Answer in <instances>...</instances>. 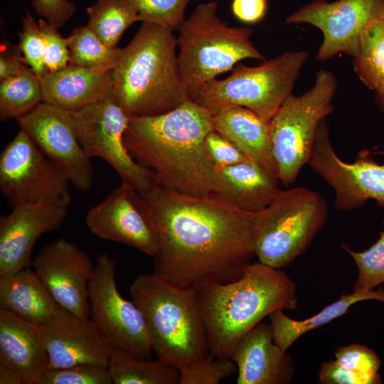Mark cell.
<instances>
[{
  "label": "cell",
  "mask_w": 384,
  "mask_h": 384,
  "mask_svg": "<svg viewBox=\"0 0 384 384\" xmlns=\"http://www.w3.org/2000/svg\"><path fill=\"white\" fill-rule=\"evenodd\" d=\"M141 196L157 240L152 257L159 276L197 291L238 279L252 262L257 213L215 194L189 195L158 185Z\"/></svg>",
  "instance_id": "obj_1"
},
{
  "label": "cell",
  "mask_w": 384,
  "mask_h": 384,
  "mask_svg": "<svg viewBox=\"0 0 384 384\" xmlns=\"http://www.w3.org/2000/svg\"><path fill=\"white\" fill-rule=\"evenodd\" d=\"M213 117L188 100L163 114L130 117L124 144L158 186L189 195L214 194L215 168L205 144L214 129Z\"/></svg>",
  "instance_id": "obj_2"
},
{
  "label": "cell",
  "mask_w": 384,
  "mask_h": 384,
  "mask_svg": "<svg viewBox=\"0 0 384 384\" xmlns=\"http://www.w3.org/2000/svg\"><path fill=\"white\" fill-rule=\"evenodd\" d=\"M210 351L231 358L238 341L277 309L294 310L295 283L280 270L260 262L250 264L238 279L197 290Z\"/></svg>",
  "instance_id": "obj_3"
},
{
  "label": "cell",
  "mask_w": 384,
  "mask_h": 384,
  "mask_svg": "<svg viewBox=\"0 0 384 384\" xmlns=\"http://www.w3.org/2000/svg\"><path fill=\"white\" fill-rule=\"evenodd\" d=\"M171 28L142 22L113 68L112 99L129 117L169 112L191 100Z\"/></svg>",
  "instance_id": "obj_4"
},
{
  "label": "cell",
  "mask_w": 384,
  "mask_h": 384,
  "mask_svg": "<svg viewBox=\"0 0 384 384\" xmlns=\"http://www.w3.org/2000/svg\"><path fill=\"white\" fill-rule=\"evenodd\" d=\"M129 292L157 359L179 370L210 353L196 290L153 272L137 277Z\"/></svg>",
  "instance_id": "obj_5"
},
{
  "label": "cell",
  "mask_w": 384,
  "mask_h": 384,
  "mask_svg": "<svg viewBox=\"0 0 384 384\" xmlns=\"http://www.w3.org/2000/svg\"><path fill=\"white\" fill-rule=\"evenodd\" d=\"M178 31V65L191 100L205 84L240 60L264 59L250 40L252 31L223 21L215 1L198 4Z\"/></svg>",
  "instance_id": "obj_6"
},
{
  "label": "cell",
  "mask_w": 384,
  "mask_h": 384,
  "mask_svg": "<svg viewBox=\"0 0 384 384\" xmlns=\"http://www.w3.org/2000/svg\"><path fill=\"white\" fill-rule=\"evenodd\" d=\"M328 217L324 198L304 187L280 190L256 214L253 245L258 262L275 269L290 265L303 254Z\"/></svg>",
  "instance_id": "obj_7"
},
{
  "label": "cell",
  "mask_w": 384,
  "mask_h": 384,
  "mask_svg": "<svg viewBox=\"0 0 384 384\" xmlns=\"http://www.w3.org/2000/svg\"><path fill=\"white\" fill-rule=\"evenodd\" d=\"M308 57L304 50L287 51L257 66L238 63L230 76L207 82L191 100L213 114L227 107L240 106L270 122L292 94Z\"/></svg>",
  "instance_id": "obj_8"
},
{
  "label": "cell",
  "mask_w": 384,
  "mask_h": 384,
  "mask_svg": "<svg viewBox=\"0 0 384 384\" xmlns=\"http://www.w3.org/2000/svg\"><path fill=\"white\" fill-rule=\"evenodd\" d=\"M336 87L334 73L320 70L314 85L302 95L292 94L270 119L272 153L284 186L293 183L308 163L319 126L334 110Z\"/></svg>",
  "instance_id": "obj_9"
},
{
  "label": "cell",
  "mask_w": 384,
  "mask_h": 384,
  "mask_svg": "<svg viewBox=\"0 0 384 384\" xmlns=\"http://www.w3.org/2000/svg\"><path fill=\"white\" fill-rule=\"evenodd\" d=\"M70 181L20 129L0 155V191L12 206L39 203L68 209Z\"/></svg>",
  "instance_id": "obj_10"
},
{
  "label": "cell",
  "mask_w": 384,
  "mask_h": 384,
  "mask_svg": "<svg viewBox=\"0 0 384 384\" xmlns=\"http://www.w3.org/2000/svg\"><path fill=\"white\" fill-rule=\"evenodd\" d=\"M70 113L78 141L90 159L105 161L122 183L140 194L157 186L154 174L129 154L124 134L130 117L112 98Z\"/></svg>",
  "instance_id": "obj_11"
},
{
  "label": "cell",
  "mask_w": 384,
  "mask_h": 384,
  "mask_svg": "<svg viewBox=\"0 0 384 384\" xmlns=\"http://www.w3.org/2000/svg\"><path fill=\"white\" fill-rule=\"evenodd\" d=\"M117 261L104 252L97 257L88 284L90 319L110 346L134 357L151 359L153 349L144 316L132 300L119 292Z\"/></svg>",
  "instance_id": "obj_12"
},
{
  "label": "cell",
  "mask_w": 384,
  "mask_h": 384,
  "mask_svg": "<svg viewBox=\"0 0 384 384\" xmlns=\"http://www.w3.org/2000/svg\"><path fill=\"white\" fill-rule=\"evenodd\" d=\"M307 164L334 190L336 209L359 208L370 199L384 207V164L366 150L352 163L341 160L332 147L326 119L319 126Z\"/></svg>",
  "instance_id": "obj_13"
},
{
  "label": "cell",
  "mask_w": 384,
  "mask_h": 384,
  "mask_svg": "<svg viewBox=\"0 0 384 384\" xmlns=\"http://www.w3.org/2000/svg\"><path fill=\"white\" fill-rule=\"evenodd\" d=\"M384 0H314L289 15L287 24L308 23L319 28L323 41L316 59L324 61L338 53H358L368 26L381 18Z\"/></svg>",
  "instance_id": "obj_14"
},
{
  "label": "cell",
  "mask_w": 384,
  "mask_h": 384,
  "mask_svg": "<svg viewBox=\"0 0 384 384\" xmlns=\"http://www.w3.org/2000/svg\"><path fill=\"white\" fill-rule=\"evenodd\" d=\"M17 122L75 188L82 192L91 189L93 167L78 141L70 112L42 102Z\"/></svg>",
  "instance_id": "obj_15"
},
{
  "label": "cell",
  "mask_w": 384,
  "mask_h": 384,
  "mask_svg": "<svg viewBox=\"0 0 384 384\" xmlns=\"http://www.w3.org/2000/svg\"><path fill=\"white\" fill-rule=\"evenodd\" d=\"M31 265L61 307L90 319L88 284L95 265L85 251L65 238H58L43 246Z\"/></svg>",
  "instance_id": "obj_16"
},
{
  "label": "cell",
  "mask_w": 384,
  "mask_h": 384,
  "mask_svg": "<svg viewBox=\"0 0 384 384\" xmlns=\"http://www.w3.org/2000/svg\"><path fill=\"white\" fill-rule=\"evenodd\" d=\"M85 223L97 237L122 243L153 257L157 240L139 193L122 183L87 211Z\"/></svg>",
  "instance_id": "obj_17"
},
{
  "label": "cell",
  "mask_w": 384,
  "mask_h": 384,
  "mask_svg": "<svg viewBox=\"0 0 384 384\" xmlns=\"http://www.w3.org/2000/svg\"><path fill=\"white\" fill-rule=\"evenodd\" d=\"M49 363L43 326L0 309V384H37Z\"/></svg>",
  "instance_id": "obj_18"
},
{
  "label": "cell",
  "mask_w": 384,
  "mask_h": 384,
  "mask_svg": "<svg viewBox=\"0 0 384 384\" xmlns=\"http://www.w3.org/2000/svg\"><path fill=\"white\" fill-rule=\"evenodd\" d=\"M68 209L39 203L13 206L0 217V276L31 265V254L38 238L60 228Z\"/></svg>",
  "instance_id": "obj_19"
},
{
  "label": "cell",
  "mask_w": 384,
  "mask_h": 384,
  "mask_svg": "<svg viewBox=\"0 0 384 384\" xmlns=\"http://www.w3.org/2000/svg\"><path fill=\"white\" fill-rule=\"evenodd\" d=\"M49 368L80 363L107 366L111 346L91 321L61 307L43 326Z\"/></svg>",
  "instance_id": "obj_20"
},
{
  "label": "cell",
  "mask_w": 384,
  "mask_h": 384,
  "mask_svg": "<svg viewBox=\"0 0 384 384\" xmlns=\"http://www.w3.org/2000/svg\"><path fill=\"white\" fill-rule=\"evenodd\" d=\"M231 358L238 384H287L295 373L292 358L277 346L270 324L259 323L236 343Z\"/></svg>",
  "instance_id": "obj_21"
},
{
  "label": "cell",
  "mask_w": 384,
  "mask_h": 384,
  "mask_svg": "<svg viewBox=\"0 0 384 384\" xmlns=\"http://www.w3.org/2000/svg\"><path fill=\"white\" fill-rule=\"evenodd\" d=\"M113 68L68 65L40 78L43 102L69 112L112 98Z\"/></svg>",
  "instance_id": "obj_22"
},
{
  "label": "cell",
  "mask_w": 384,
  "mask_h": 384,
  "mask_svg": "<svg viewBox=\"0 0 384 384\" xmlns=\"http://www.w3.org/2000/svg\"><path fill=\"white\" fill-rule=\"evenodd\" d=\"M277 174L250 159L215 168L214 194L242 210L257 213L281 190Z\"/></svg>",
  "instance_id": "obj_23"
},
{
  "label": "cell",
  "mask_w": 384,
  "mask_h": 384,
  "mask_svg": "<svg viewBox=\"0 0 384 384\" xmlns=\"http://www.w3.org/2000/svg\"><path fill=\"white\" fill-rule=\"evenodd\" d=\"M61 308L29 267L0 276V309L45 326Z\"/></svg>",
  "instance_id": "obj_24"
},
{
  "label": "cell",
  "mask_w": 384,
  "mask_h": 384,
  "mask_svg": "<svg viewBox=\"0 0 384 384\" xmlns=\"http://www.w3.org/2000/svg\"><path fill=\"white\" fill-rule=\"evenodd\" d=\"M213 122L214 130L233 143L247 159L277 175L271 149L269 121L248 108L232 106L214 114Z\"/></svg>",
  "instance_id": "obj_25"
},
{
  "label": "cell",
  "mask_w": 384,
  "mask_h": 384,
  "mask_svg": "<svg viewBox=\"0 0 384 384\" xmlns=\"http://www.w3.org/2000/svg\"><path fill=\"white\" fill-rule=\"evenodd\" d=\"M366 300L384 302V288L378 290L357 291L345 294L321 311L304 320H295L288 317L282 309L272 311L268 316L272 329L274 343L287 351L303 334L325 325L348 312L354 304Z\"/></svg>",
  "instance_id": "obj_26"
},
{
  "label": "cell",
  "mask_w": 384,
  "mask_h": 384,
  "mask_svg": "<svg viewBox=\"0 0 384 384\" xmlns=\"http://www.w3.org/2000/svg\"><path fill=\"white\" fill-rule=\"evenodd\" d=\"M107 367L114 384H180L177 368L159 359L138 358L113 346Z\"/></svg>",
  "instance_id": "obj_27"
},
{
  "label": "cell",
  "mask_w": 384,
  "mask_h": 384,
  "mask_svg": "<svg viewBox=\"0 0 384 384\" xmlns=\"http://www.w3.org/2000/svg\"><path fill=\"white\" fill-rule=\"evenodd\" d=\"M353 58L356 75L375 92V102L384 113V20H375L368 26L358 53Z\"/></svg>",
  "instance_id": "obj_28"
},
{
  "label": "cell",
  "mask_w": 384,
  "mask_h": 384,
  "mask_svg": "<svg viewBox=\"0 0 384 384\" xmlns=\"http://www.w3.org/2000/svg\"><path fill=\"white\" fill-rule=\"evenodd\" d=\"M87 26L106 45L115 48L124 32L141 21L129 0H96L86 9Z\"/></svg>",
  "instance_id": "obj_29"
},
{
  "label": "cell",
  "mask_w": 384,
  "mask_h": 384,
  "mask_svg": "<svg viewBox=\"0 0 384 384\" xmlns=\"http://www.w3.org/2000/svg\"><path fill=\"white\" fill-rule=\"evenodd\" d=\"M0 82L1 121L17 120L43 102L40 78L28 65L20 73Z\"/></svg>",
  "instance_id": "obj_30"
},
{
  "label": "cell",
  "mask_w": 384,
  "mask_h": 384,
  "mask_svg": "<svg viewBox=\"0 0 384 384\" xmlns=\"http://www.w3.org/2000/svg\"><path fill=\"white\" fill-rule=\"evenodd\" d=\"M70 65L82 68H114L123 48L104 43L86 25L75 28L68 37Z\"/></svg>",
  "instance_id": "obj_31"
},
{
  "label": "cell",
  "mask_w": 384,
  "mask_h": 384,
  "mask_svg": "<svg viewBox=\"0 0 384 384\" xmlns=\"http://www.w3.org/2000/svg\"><path fill=\"white\" fill-rule=\"evenodd\" d=\"M383 225L378 239L366 250L357 252L345 243L341 245L357 267L358 277L353 290L371 291L384 283V218Z\"/></svg>",
  "instance_id": "obj_32"
},
{
  "label": "cell",
  "mask_w": 384,
  "mask_h": 384,
  "mask_svg": "<svg viewBox=\"0 0 384 384\" xmlns=\"http://www.w3.org/2000/svg\"><path fill=\"white\" fill-rule=\"evenodd\" d=\"M180 384H218L237 372L231 358L214 356L211 352L179 370Z\"/></svg>",
  "instance_id": "obj_33"
},
{
  "label": "cell",
  "mask_w": 384,
  "mask_h": 384,
  "mask_svg": "<svg viewBox=\"0 0 384 384\" xmlns=\"http://www.w3.org/2000/svg\"><path fill=\"white\" fill-rule=\"evenodd\" d=\"M107 367L95 363H80L66 368H49L37 384H111Z\"/></svg>",
  "instance_id": "obj_34"
},
{
  "label": "cell",
  "mask_w": 384,
  "mask_h": 384,
  "mask_svg": "<svg viewBox=\"0 0 384 384\" xmlns=\"http://www.w3.org/2000/svg\"><path fill=\"white\" fill-rule=\"evenodd\" d=\"M142 22L161 24L178 29L185 21V11L191 0H129Z\"/></svg>",
  "instance_id": "obj_35"
},
{
  "label": "cell",
  "mask_w": 384,
  "mask_h": 384,
  "mask_svg": "<svg viewBox=\"0 0 384 384\" xmlns=\"http://www.w3.org/2000/svg\"><path fill=\"white\" fill-rule=\"evenodd\" d=\"M18 50L26 64L41 78L48 71L44 58V40L38 24L29 11L23 20V29L18 33Z\"/></svg>",
  "instance_id": "obj_36"
},
{
  "label": "cell",
  "mask_w": 384,
  "mask_h": 384,
  "mask_svg": "<svg viewBox=\"0 0 384 384\" xmlns=\"http://www.w3.org/2000/svg\"><path fill=\"white\" fill-rule=\"evenodd\" d=\"M336 361L344 367L370 378L373 384L383 382L378 370L381 361L372 349L353 343L340 346L335 351Z\"/></svg>",
  "instance_id": "obj_37"
},
{
  "label": "cell",
  "mask_w": 384,
  "mask_h": 384,
  "mask_svg": "<svg viewBox=\"0 0 384 384\" xmlns=\"http://www.w3.org/2000/svg\"><path fill=\"white\" fill-rule=\"evenodd\" d=\"M38 21L44 40V58L48 73L64 69L70 63L68 37L63 38L58 30L45 19Z\"/></svg>",
  "instance_id": "obj_38"
},
{
  "label": "cell",
  "mask_w": 384,
  "mask_h": 384,
  "mask_svg": "<svg viewBox=\"0 0 384 384\" xmlns=\"http://www.w3.org/2000/svg\"><path fill=\"white\" fill-rule=\"evenodd\" d=\"M205 144L215 168L232 166L249 159L233 143L214 129L207 135Z\"/></svg>",
  "instance_id": "obj_39"
},
{
  "label": "cell",
  "mask_w": 384,
  "mask_h": 384,
  "mask_svg": "<svg viewBox=\"0 0 384 384\" xmlns=\"http://www.w3.org/2000/svg\"><path fill=\"white\" fill-rule=\"evenodd\" d=\"M36 12L56 29L63 27L76 11V6L68 0H32Z\"/></svg>",
  "instance_id": "obj_40"
},
{
  "label": "cell",
  "mask_w": 384,
  "mask_h": 384,
  "mask_svg": "<svg viewBox=\"0 0 384 384\" xmlns=\"http://www.w3.org/2000/svg\"><path fill=\"white\" fill-rule=\"evenodd\" d=\"M319 380L323 384H373L370 378L344 367L336 361L321 364Z\"/></svg>",
  "instance_id": "obj_41"
},
{
  "label": "cell",
  "mask_w": 384,
  "mask_h": 384,
  "mask_svg": "<svg viewBox=\"0 0 384 384\" xmlns=\"http://www.w3.org/2000/svg\"><path fill=\"white\" fill-rule=\"evenodd\" d=\"M267 9V0H232L230 4L233 16L246 24H255L263 20Z\"/></svg>",
  "instance_id": "obj_42"
},
{
  "label": "cell",
  "mask_w": 384,
  "mask_h": 384,
  "mask_svg": "<svg viewBox=\"0 0 384 384\" xmlns=\"http://www.w3.org/2000/svg\"><path fill=\"white\" fill-rule=\"evenodd\" d=\"M22 56L1 50L0 55V81L20 73L26 66Z\"/></svg>",
  "instance_id": "obj_43"
},
{
  "label": "cell",
  "mask_w": 384,
  "mask_h": 384,
  "mask_svg": "<svg viewBox=\"0 0 384 384\" xmlns=\"http://www.w3.org/2000/svg\"><path fill=\"white\" fill-rule=\"evenodd\" d=\"M381 19L384 20V6H383V9L382 15H381Z\"/></svg>",
  "instance_id": "obj_44"
}]
</instances>
